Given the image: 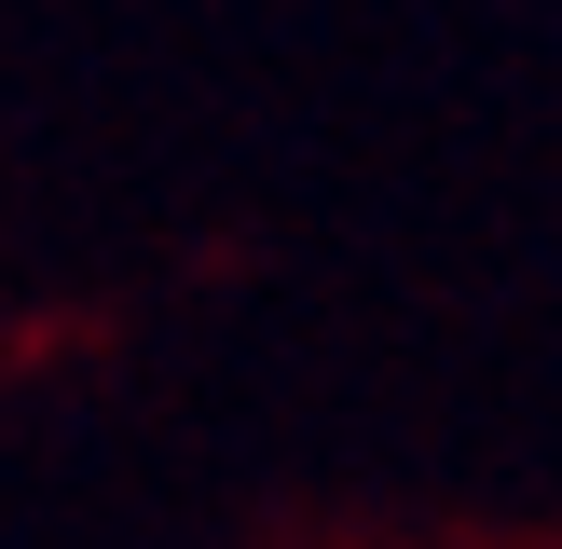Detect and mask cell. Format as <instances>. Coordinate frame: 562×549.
<instances>
[{
  "instance_id": "cell-1",
  "label": "cell",
  "mask_w": 562,
  "mask_h": 549,
  "mask_svg": "<svg viewBox=\"0 0 562 549\" xmlns=\"http://www.w3.org/2000/svg\"><path fill=\"white\" fill-rule=\"evenodd\" d=\"M426 549H494V536H426ZM536 549H562V536H536Z\"/></svg>"
}]
</instances>
